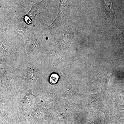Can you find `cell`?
<instances>
[{
    "instance_id": "obj_1",
    "label": "cell",
    "mask_w": 124,
    "mask_h": 124,
    "mask_svg": "<svg viewBox=\"0 0 124 124\" xmlns=\"http://www.w3.org/2000/svg\"><path fill=\"white\" fill-rule=\"evenodd\" d=\"M59 79V76L56 73H52L50 77V82L51 84H55L57 82Z\"/></svg>"
}]
</instances>
